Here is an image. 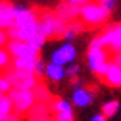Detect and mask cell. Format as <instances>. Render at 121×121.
Listing matches in <instances>:
<instances>
[{"instance_id":"obj_1","label":"cell","mask_w":121,"mask_h":121,"mask_svg":"<svg viewBox=\"0 0 121 121\" xmlns=\"http://www.w3.org/2000/svg\"><path fill=\"white\" fill-rule=\"evenodd\" d=\"M3 77L9 81L12 89L16 90H33L39 84V77L31 72L15 69L13 66H8L3 69Z\"/></svg>"},{"instance_id":"obj_2","label":"cell","mask_w":121,"mask_h":121,"mask_svg":"<svg viewBox=\"0 0 121 121\" xmlns=\"http://www.w3.org/2000/svg\"><path fill=\"white\" fill-rule=\"evenodd\" d=\"M80 21L84 22L87 30H92L95 27L104 25L109 18V13L104 8H100L96 2H90L80 8Z\"/></svg>"},{"instance_id":"obj_3","label":"cell","mask_w":121,"mask_h":121,"mask_svg":"<svg viewBox=\"0 0 121 121\" xmlns=\"http://www.w3.org/2000/svg\"><path fill=\"white\" fill-rule=\"evenodd\" d=\"M111 52L104 49V47H89L87 52V62L96 77L102 80L104 75L106 74V69L111 62Z\"/></svg>"},{"instance_id":"obj_4","label":"cell","mask_w":121,"mask_h":121,"mask_svg":"<svg viewBox=\"0 0 121 121\" xmlns=\"http://www.w3.org/2000/svg\"><path fill=\"white\" fill-rule=\"evenodd\" d=\"M98 39L100 41L102 47L109 50L111 55L121 52V22L108 25L102 31V34L98 35Z\"/></svg>"},{"instance_id":"obj_5","label":"cell","mask_w":121,"mask_h":121,"mask_svg":"<svg viewBox=\"0 0 121 121\" xmlns=\"http://www.w3.org/2000/svg\"><path fill=\"white\" fill-rule=\"evenodd\" d=\"M9 98L12 99L13 111H15V114H18V115L28 114V111L35 105V98H34L33 90H16V89H10Z\"/></svg>"},{"instance_id":"obj_6","label":"cell","mask_w":121,"mask_h":121,"mask_svg":"<svg viewBox=\"0 0 121 121\" xmlns=\"http://www.w3.org/2000/svg\"><path fill=\"white\" fill-rule=\"evenodd\" d=\"M35 13H37L39 21V33L44 39H53V30H55V24L58 19L55 12L35 8Z\"/></svg>"},{"instance_id":"obj_7","label":"cell","mask_w":121,"mask_h":121,"mask_svg":"<svg viewBox=\"0 0 121 121\" xmlns=\"http://www.w3.org/2000/svg\"><path fill=\"white\" fill-rule=\"evenodd\" d=\"M6 50L9 52L10 56L19 58V59H28V58H39V49L34 47L31 43L25 41H18V40H10L8 43Z\"/></svg>"},{"instance_id":"obj_8","label":"cell","mask_w":121,"mask_h":121,"mask_svg":"<svg viewBox=\"0 0 121 121\" xmlns=\"http://www.w3.org/2000/svg\"><path fill=\"white\" fill-rule=\"evenodd\" d=\"M96 92H98V87L95 84H89L83 89H77L74 92V96H72V100L77 106H87L93 102Z\"/></svg>"},{"instance_id":"obj_9","label":"cell","mask_w":121,"mask_h":121,"mask_svg":"<svg viewBox=\"0 0 121 121\" xmlns=\"http://www.w3.org/2000/svg\"><path fill=\"white\" fill-rule=\"evenodd\" d=\"M75 58V49L72 44H64L62 47H59L58 50L53 52L52 55V64L62 66L65 64H69L71 60H74Z\"/></svg>"},{"instance_id":"obj_10","label":"cell","mask_w":121,"mask_h":121,"mask_svg":"<svg viewBox=\"0 0 121 121\" xmlns=\"http://www.w3.org/2000/svg\"><path fill=\"white\" fill-rule=\"evenodd\" d=\"M55 15L64 22H74L77 21V16H80V6H69L66 3H62L56 8Z\"/></svg>"},{"instance_id":"obj_11","label":"cell","mask_w":121,"mask_h":121,"mask_svg":"<svg viewBox=\"0 0 121 121\" xmlns=\"http://www.w3.org/2000/svg\"><path fill=\"white\" fill-rule=\"evenodd\" d=\"M13 10L15 8L12 6L8 0H0V30H8L13 24Z\"/></svg>"},{"instance_id":"obj_12","label":"cell","mask_w":121,"mask_h":121,"mask_svg":"<svg viewBox=\"0 0 121 121\" xmlns=\"http://www.w3.org/2000/svg\"><path fill=\"white\" fill-rule=\"evenodd\" d=\"M52 108L50 105H47V104H41V102H37L31 109L28 111L27 114V118L28 121H37L40 118H44V117H50L52 115Z\"/></svg>"},{"instance_id":"obj_13","label":"cell","mask_w":121,"mask_h":121,"mask_svg":"<svg viewBox=\"0 0 121 121\" xmlns=\"http://www.w3.org/2000/svg\"><path fill=\"white\" fill-rule=\"evenodd\" d=\"M120 78H121V68L111 62L109 66H108V69H106V74L104 75V78H102L100 81L108 84L109 87H118L120 86Z\"/></svg>"},{"instance_id":"obj_14","label":"cell","mask_w":121,"mask_h":121,"mask_svg":"<svg viewBox=\"0 0 121 121\" xmlns=\"http://www.w3.org/2000/svg\"><path fill=\"white\" fill-rule=\"evenodd\" d=\"M39 60H40V58H28V59L13 58V60L10 62V65L13 66L15 69H19V71H25V72H31V74H34V72H35V66H37Z\"/></svg>"},{"instance_id":"obj_15","label":"cell","mask_w":121,"mask_h":121,"mask_svg":"<svg viewBox=\"0 0 121 121\" xmlns=\"http://www.w3.org/2000/svg\"><path fill=\"white\" fill-rule=\"evenodd\" d=\"M33 93H34V98L37 102H41V104H47V105H52L55 98L50 95V92L47 90V87L44 86L41 81H39V84L33 89Z\"/></svg>"},{"instance_id":"obj_16","label":"cell","mask_w":121,"mask_h":121,"mask_svg":"<svg viewBox=\"0 0 121 121\" xmlns=\"http://www.w3.org/2000/svg\"><path fill=\"white\" fill-rule=\"evenodd\" d=\"M13 109V104H12V99L9 98V95H3L0 96V121H4Z\"/></svg>"},{"instance_id":"obj_17","label":"cell","mask_w":121,"mask_h":121,"mask_svg":"<svg viewBox=\"0 0 121 121\" xmlns=\"http://www.w3.org/2000/svg\"><path fill=\"white\" fill-rule=\"evenodd\" d=\"M46 74H47V77H49L50 80H53V81H59V80H62L65 71H64L62 66H59V65L49 64V65L46 66Z\"/></svg>"},{"instance_id":"obj_18","label":"cell","mask_w":121,"mask_h":121,"mask_svg":"<svg viewBox=\"0 0 121 121\" xmlns=\"http://www.w3.org/2000/svg\"><path fill=\"white\" fill-rule=\"evenodd\" d=\"M118 108H120L118 100H111V102H108V104H105L104 106H102V115H104L105 118H111L112 115H115V114H117Z\"/></svg>"},{"instance_id":"obj_19","label":"cell","mask_w":121,"mask_h":121,"mask_svg":"<svg viewBox=\"0 0 121 121\" xmlns=\"http://www.w3.org/2000/svg\"><path fill=\"white\" fill-rule=\"evenodd\" d=\"M53 120L55 121H74V114H72V109H65L53 114Z\"/></svg>"},{"instance_id":"obj_20","label":"cell","mask_w":121,"mask_h":121,"mask_svg":"<svg viewBox=\"0 0 121 121\" xmlns=\"http://www.w3.org/2000/svg\"><path fill=\"white\" fill-rule=\"evenodd\" d=\"M10 65V55L9 52L3 49V47H0V69H4L8 68Z\"/></svg>"},{"instance_id":"obj_21","label":"cell","mask_w":121,"mask_h":121,"mask_svg":"<svg viewBox=\"0 0 121 121\" xmlns=\"http://www.w3.org/2000/svg\"><path fill=\"white\" fill-rule=\"evenodd\" d=\"M96 3H98L100 8H104L108 13H111L112 9L115 8V0H96Z\"/></svg>"},{"instance_id":"obj_22","label":"cell","mask_w":121,"mask_h":121,"mask_svg":"<svg viewBox=\"0 0 121 121\" xmlns=\"http://www.w3.org/2000/svg\"><path fill=\"white\" fill-rule=\"evenodd\" d=\"M10 84H9V81L6 80V78L3 77V75H0V96H3V95H6V93H9L10 92Z\"/></svg>"},{"instance_id":"obj_23","label":"cell","mask_w":121,"mask_h":121,"mask_svg":"<svg viewBox=\"0 0 121 121\" xmlns=\"http://www.w3.org/2000/svg\"><path fill=\"white\" fill-rule=\"evenodd\" d=\"M44 37H43V35H41V34H39V35H35V37L31 40V41H30V43H31L34 47H37V49H40V47L41 46H43V43H44Z\"/></svg>"},{"instance_id":"obj_24","label":"cell","mask_w":121,"mask_h":121,"mask_svg":"<svg viewBox=\"0 0 121 121\" xmlns=\"http://www.w3.org/2000/svg\"><path fill=\"white\" fill-rule=\"evenodd\" d=\"M78 71H80V66H78V65H71L69 68L66 69V74H68L71 78H74V77H77Z\"/></svg>"},{"instance_id":"obj_25","label":"cell","mask_w":121,"mask_h":121,"mask_svg":"<svg viewBox=\"0 0 121 121\" xmlns=\"http://www.w3.org/2000/svg\"><path fill=\"white\" fill-rule=\"evenodd\" d=\"M8 34H6L3 30H0V47H3L6 43H8Z\"/></svg>"},{"instance_id":"obj_26","label":"cell","mask_w":121,"mask_h":121,"mask_svg":"<svg viewBox=\"0 0 121 121\" xmlns=\"http://www.w3.org/2000/svg\"><path fill=\"white\" fill-rule=\"evenodd\" d=\"M4 121H19V115H18V114H10Z\"/></svg>"},{"instance_id":"obj_27","label":"cell","mask_w":121,"mask_h":121,"mask_svg":"<svg viewBox=\"0 0 121 121\" xmlns=\"http://www.w3.org/2000/svg\"><path fill=\"white\" fill-rule=\"evenodd\" d=\"M92 121H106V118H105L104 115H95V117L92 118Z\"/></svg>"},{"instance_id":"obj_28","label":"cell","mask_w":121,"mask_h":121,"mask_svg":"<svg viewBox=\"0 0 121 121\" xmlns=\"http://www.w3.org/2000/svg\"><path fill=\"white\" fill-rule=\"evenodd\" d=\"M75 2H77V4H78V6H80V4H86V3H90L92 0H75Z\"/></svg>"},{"instance_id":"obj_29","label":"cell","mask_w":121,"mask_h":121,"mask_svg":"<svg viewBox=\"0 0 121 121\" xmlns=\"http://www.w3.org/2000/svg\"><path fill=\"white\" fill-rule=\"evenodd\" d=\"M37 121H55V120H53V115H50V117H44V118H40V120H37Z\"/></svg>"},{"instance_id":"obj_30","label":"cell","mask_w":121,"mask_h":121,"mask_svg":"<svg viewBox=\"0 0 121 121\" xmlns=\"http://www.w3.org/2000/svg\"><path fill=\"white\" fill-rule=\"evenodd\" d=\"M120 86H121V78H120Z\"/></svg>"}]
</instances>
